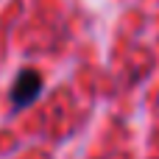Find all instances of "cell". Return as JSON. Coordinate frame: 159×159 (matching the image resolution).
I'll list each match as a JSON object with an SVG mask.
<instances>
[{
	"label": "cell",
	"mask_w": 159,
	"mask_h": 159,
	"mask_svg": "<svg viewBox=\"0 0 159 159\" xmlns=\"http://www.w3.org/2000/svg\"><path fill=\"white\" fill-rule=\"evenodd\" d=\"M39 95H42V75L36 70H22L17 75V81L11 84V106L14 109H25Z\"/></svg>",
	"instance_id": "6da1fadb"
}]
</instances>
